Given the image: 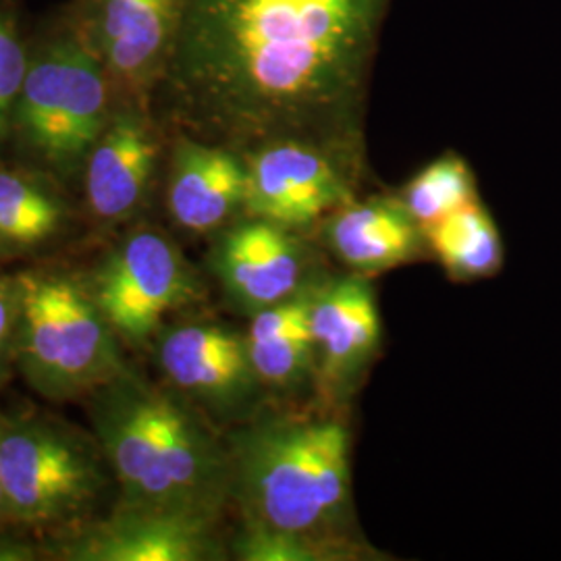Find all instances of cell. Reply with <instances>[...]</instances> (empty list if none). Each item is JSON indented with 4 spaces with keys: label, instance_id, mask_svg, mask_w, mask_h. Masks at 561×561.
Returning a JSON list of instances; mask_svg holds the SVG:
<instances>
[{
    "label": "cell",
    "instance_id": "cell-13",
    "mask_svg": "<svg viewBox=\"0 0 561 561\" xmlns=\"http://www.w3.org/2000/svg\"><path fill=\"white\" fill-rule=\"evenodd\" d=\"M310 331L317 389L331 403L350 398L382 341L379 301L368 277L352 273L319 280L310 296Z\"/></svg>",
    "mask_w": 561,
    "mask_h": 561
},
{
    "label": "cell",
    "instance_id": "cell-3",
    "mask_svg": "<svg viewBox=\"0 0 561 561\" xmlns=\"http://www.w3.org/2000/svg\"><path fill=\"white\" fill-rule=\"evenodd\" d=\"M90 421L125 505L221 518L229 449L192 408L125 366L90 393Z\"/></svg>",
    "mask_w": 561,
    "mask_h": 561
},
{
    "label": "cell",
    "instance_id": "cell-20",
    "mask_svg": "<svg viewBox=\"0 0 561 561\" xmlns=\"http://www.w3.org/2000/svg\"><path fill=\"white\" fill-rule=\"evenodd\" d=\"M398 196L422 233L461 206L479 201L474 173L456 152H445L422 167Z\"/></svg>",
    "mask_w": 561,
    "mask_h": 561
},
{
    "label": "cell",
    "instance_id": "cell-24",
    "mask_svg": "<svg viewBox=\"0 0 561 561\" xmlns=\"http://www.w3.org/2000/svg\"><path fill=\"white\" fill-rule=\"evenodd\" d=\"M9 520V507H7V495L2 484V472H0V522Z\"/></svg>",
    "mask_w": 561,
    "mask_h": 561
},
{
    "label": "cell",
    "instance_id": "cell-14",
    "mask_svg": "<svg viewBox=\"0 0 561 561\" xmlns=\"http://www.w3.org/2000/svg\"><path fill=\"white\" fill-rule=\"evenodd\" d=\"M164 204L173 222L190 233H217L245 217L248 169L240 150L169 131Z\"/></svg>",
    "mask_w": 561,
    "mask_h": 561
},
{
    "label": "cell",
    "instance_id": "cell-15",
    "mask_svg": "<svg viewBox=\"0 0 561 561\" xmlns=\"http://www.w3.org/2000/svg\"><path fill=\"white\" fill-rule=\"evenodd\" d=\"M219 518L121 503L108 520L81 528L60 558L71 561H204L221 558Z\"/></svg>",
    "mask_w": 561,
    "mask_h": 561
},
{
    "label": "cell",
    "instance_id": "cell-19",
    "mask_svg": "<svg viewBox=\"0 0 561 561\" xmlns=\"http://www.w3.org/2000/svg\"><path fill=\"white\" fill-rule=\"evenodd\" d=\"M424 240L451 279H486L502 271V233L481 201L428 227Z\"/></svg>",
    "mask_w": 561,
    "mask_h": 561
},
{
    "label": "cell",
    "instance_id": "cell-1",
    "mask_svg": "<svg viewBox=\"0 0 561 561\" xmlns=\"http://www.w3.org/2000/svg\"><path fill=\"white\" fill-rule=\"evenodd\" d=\"M393 0H183L152 111L236 150L321 141L364 162V117Z\"/></svg>",
    "mask_w": 561,
    "mask_h": 561
},
{
    "label": "cell",
    "instance_id": "cell-12",
    "mask_svg": "<svg viewBox=\"0 0 561 561\" xmlns=\"http://www.w3.org/2000/svg\"><path fill=\"white\" fill-rule=\"evenodd\" d=\"M157 360L181 396L217 416L241 414L261 396L245 335L219 322H183L162 331Z\"/></svg>",
    "mask_w": 561,
    "mask_h": 561
},
{
    "label": "cell",
    "instance_id": "cell-16",
    "mask_svg": "<svg viewBox=\"0 0 561 561\" xmlns=\"http://www.w3.org/2000/svg\"><path fill=\"white\" fill-rule=\"evenodd\" d=\"M322 233L329 250L364 277L416 261L426 245L400 196L354 198L322 221Z\"/></svg>",
    "mask_w": 561,
    "mask_h": 561
},
{
    "label": "cell",
    "instance_id": "cell-18",
    "mask_svg": "<svg viewBox=\"0 0 561 561\" xmlns=\"http://www.w3.org/2000/svg\"><path fill=\"white\" fill-rule=\"evenodd\" d=\"M69 221L65 185L13 159L0 162V256H18L55 240Z\"/></svg>",
    "mask_w": 561,
    "mask_h": 561
},
{
    "label": "cell",
    "instance_id": "cell-9",
    "mask_svg": "<svg viewBox=\"0 0 561 561\" xmlns=\"http://www.w3.org/2000/svg\"><path fill=\"white\" fill-rule=\"evenodd\" d=\"M117 102L150 106L180 34L183 0H69Z\"/></svg>",
    "mask_w": 561,
    "mask_h": 561
},
{
    "label": "cell",
    "instance_id": "cell-11",
    "mask_svg": "<svg viewBox=\"0 0 561 561\" xmlns=\"http://www.w3.org/2000/svg\"><path fill=\"white\" fill-rule=\"evenodd\" d=\"M219 233L213 268L225 294L248 314L291 300L322 279L314 252L296 231L241 217Z\"/></svg>",
    "mask_w": 561,
    "mask_h": 561
},
{
    "label": "cell",
    "instance_id": "cell-4",
    "mask_svg": "<svg viewBox=\"0 0 561 561\" xmlns=\"http://www.w3.org/2000/svg\"><path fill=\"white\" fill-rule=\"evenodd\" d=\"M117 106L108 73L69 0L32 21L30 60L7 148L15 159L78 185L83 162Z\"/></svg>",
    "mask_w": 561,
    "mask_h": 561
},
{
    "label": "cell",
    "instance_id": "cell-8",
    "mask_svg": "<svg viewBox=\"0 0 561 561\" xmlns=\"http://www.w3.org/2000/svg\"><path fill=\"white\" fill-rule=\"evenodd\" d=\"M117 337L144 345L162 321L201 298V280L180 248L157 229H138L106 254L88 285Z\"/></svg>",
    "mask_w": 561,
    "mask_h": 561
},
{
    "label": "cell",
    "instance_id": "cell-2",
    "mask_svg": "<svg viewBox=\"0 0 561 561\" xmlns=\"http://www.w3.org/2000/svg\"><path fill=\"white\" fill-rule=\"evenodd\" d=\"M241 524L264 526L368 558L354 516L352 439L337 419L279 416L245 426L229 445Z\"/></svg>",
    "mask_w": 561,
    "mask_h": 561
},
{
    "label": "cell",
    "instance_id": "cell-10",
    "mask_svg": "<svg viewBox=\"0 0 561 561\" xmlns=\"http://www.w3.org/2000/svg\"><path fill=\"white\" fill-rule=\"evenodd\" d=\"M169 146V131L150 106L117 102L81 169V194L94 221L119 225L152 198Z\"/></svg>",
    "mask_w": 561,
    "mask_h": 561
},
{
    "label": "cell",
    "instance_id": "cell-17",
    "mask_svg": "<svg viewBox=\"0 0 561 561\" xmlns=\"http://www.w3.org/2000/svg\"><path fill=\"white\" fill-rule=\"evenodd\" d=\"M312 287L291 300L250 314V327L243 335L262 389L289 396L317 379V356L310 331Z\"/></svg>",
    "mask_w": 561,
    "mask_h": 561
},
{
    "label": "cell",
    "instance_id": "cell-5",
    "mask_svg": "<svg viewBox=\"0 0 561 561\" xmlns=\"http://www.w3.org/2000/svg\"><path fill=\"white\" fill-rule=\"evenodd\" d=\"M20 327L15 360L23 379L46 400L92 393L125 368L119 337L88 285L48 271L15 275Z\"/></svg>",
    "mask_w": 561,
    "mask_h": 561
},
{
    "label": "cell",
    "instance_id": "cell-7",
    "mask_svg": "<svg viewBox=\"0 0 561 561\" xmlns=\"http://www.w3.org/2000/svg\"><path fill=\"white\" fill-rule=\"evenodd\" d=\"M248 169L245 217L301 233L356 198L364 162L321 141L273 138L241 152Z\"/></svg>",
    "mask_w": 561,
    "mask_h": 561
},
{
    "label": "cell",
    "instance_id": "cell-6",
    "mask_svg": "<svg viewBox=\"0 0 561 561\" xmlns=\"http://www.w3.org/2000/svg\"><path fill=\"white\" fill-rule=\"evenodd\" d=\"M0 472L9 520L34 528L80 520L104 489L99 451L46 419L0 424Z\"/></svg>",
    "mask_w": 561,
    "mask_h": 561
},
{
    "label": "cell",
    "instance_id": "cell-23",
    "mask_svg": "<svg viewBox=\"0 0 561 561\" xmlns=\"http://www.w3.org/2000/svg\"><path fill=\"white\" fill-rule=\"evenodd\" d=\"M20 327V285L15 277H0V370L15 358Z\"/></svg>",
    "mask_w": 561,
    "mask_h": 561
},
{
    "label": "cell",
    "instance_id": "cell-21",
    "mask_svg": "<svg viewBox=\"0 0 561 561\" xmlns=\"http://www.w3.org/2000/svg\"><path fill=\"white\" fill-rule=\"evenodd\" d=\"M32 21L23 0H0V148H7L11 121L25 80Z\"/></svg>",
    "mask_w": 561,
    "mask_h": 561
},
{
    "label": "cell",
    "instance_id": "cell-22",
    "mask_svg": "<svg viewBox=\"0 0 561 561\" xmlns=\"http://www.w3.org/2000/svg\"><path fill=\"white\" fill-rule=\"evenodd\" d=\"M233 553L243 561H343L337 551L321 542L254 524H241Z\"/></svg>",
    "mask_w": 561,
    "mask_h": 561
}]
</instances>
